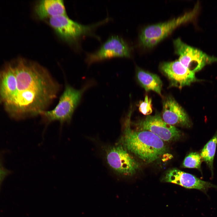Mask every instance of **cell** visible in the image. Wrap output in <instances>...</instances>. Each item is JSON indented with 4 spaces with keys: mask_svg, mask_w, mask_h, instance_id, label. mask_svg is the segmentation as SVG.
<instances>
[{
    "mask_svg": "<svg viewBox=\"0 0 217 217\" xmlns=\"http://www.w3.org/2000/svg\"><path fill=\"white\" fill-rule=\"evenodd\" d=\"M13 65L17 91L9 112L19 119L38 115L56 98L59 85L38 63L20 58Z\"/></svg>",
    "mask_w": 217,
    "mask_h": 217,
    "instance_id": "1",
    "label": "cell"
},
{
    "mask_svg": "<svg viewBox=\"0 0 217 217\" xmlns=\"http://www.w3.org/2000/svg\"><path fill=\"white\" fill-rule=\"evenodd\" d=\"M131 111L124 124L121 144L130 152L147 163L159 159L166 152L163 140L147 131H135L131 127Z\"/></svg>",
    "mask_w": 217,
    "mask_h": 217,
    "instance_id": "2",
    "label": "cell"
},
{
    "mask_svg": "<svg viewBox=\"0 0 217 217\" xmlns=\"http://www.w3.org/2000/svg\"><path fill=\"white\" fill-rule=\"evenodd\" d=\"M110 19L108 17L92 24L84 25L74 21L65 15L50 18L49 22L61 38L68 42L75 43L81 38L86 36H93L100 40L99 37L94 33V30Z\"/></svg>",
    "mask_w": 217,
    "mask_h": 217,
    "instance_id": "3",
    "label": "cell"
},
{
    "mask_svg": "<svg viewBox=\"0 0 217 217\" xmlns=\"http://www.w3.org/2000/svg\"><path fill=\"white\" fill-rule=\"evenodd\" d=\"M198 5L191 11L178 17L146 27L141 31L139 37L140 44L144 48H152L167 36L180 25L193 20L198 10Z\"/></svg>",
    "mask_w": 217,
    "mask_h": 217,
    "instance_id": "4",
    "label": "cell"
},
{
    "mask_svg": "<svg viewBox=\"0 0 217 217\" xmlns=\"http://www.w3.org/2000/svg\"><path fill=\"white\" fill-rule=\"evenodd\" d=\"M86 89L84 87L80 90L76 89L69 84H66L55 107L50 111H40L38 115L41 116L48 123L58 121L62 124L69 123Z\"/></svg>",
    "mask_w": 217,
    "mask_h": 217,
    "instance_id": "5",
    "label": "cell"
},
{
    "mask_svg": "<svg viewBox=\"0 0 217 217\" xmlns=\"http://www.w3.org/2000/svg\"><path fill=\"white\" fill-rule=\"evenodd\" d=\"M175 53L178 61L190 71L195 73L205 65L217 61V58L208 55L200 50L190 46L178 38L174 40Z\"/></svg>",
    "mask_w": 217,
    "mask_h": 217,
    "instance_id": "6",
    "label": "cell"
},
{
    "mask_svg": "<svg viewBox=\"0 0 217 217\" xmlns=\"http://www.w3.org/2000/svg\"><path fill=\"white\" fill-rule=\"evenodd\" d=\"M130 153L121 144L109 147L106 153L109 166L116 173L126 177L134 175L140 166Z\"/></svg>",
    "mask_w": 217,
    "mask_h": 217,
    "instance_id": "7",
    "label": "cell"
},
{
    "mask_svg": "<svg viewBox=\"0 0 217 217\" xmlns=\"http://www.w3.org/2000/svg\"><path fill=\"white\" fill-rule=\"evenodd\" d=\"M132 48L118 36L109 38L96 52L87 53L86 61L89 64L115 57L130 58Z\"/></svg>",
    "mask_w": 217,
    "mask_h": 217,
    "instance_id": "8",
    "label": "cell"
},
{
    "mask_svg": "<svg viewBox=\"0 0 217 217\" xmlns=\"http://www.w3.org/2000/svg\"><path fill=\"white\" fill-rule=\"evenodd\" d=\"M138 125L140 130L150 131L165 141L176 140L181 135V132L178 129L165 122L157 115L147 116L145 119L140 121Z\"/></svg>",
    "mask_w": 217,
    "mask_h": 217,
    "instance_id": "9",
    "label": "cell"
},
{
    "mask_svg": "<svg viewBox=\"0 0 217 217\" xmlns=\"http://www.w3.org/2000/svg\"><path fill=\"white\" fill-rule=\"evenodd\" d=\"M159 68L170 81L171 85L179 89L198 80L195 77V73L190 71L178 60L162 63Z\"/></svg>",
    "mask_w": 217,
    "mask_h": 217,
    "instance_id": "10",
    "label": "cell"
},
{
    "mask_svg": "<svg viewBox=\"0 0 217 217\" xmlns=\"http://www.w3.org/2000/svg\"><path fill=\"white\" fill-rule=\"evenodd\" d=\"M162 181L178 184L186 188L198 190L206 195L209 189L217 188L216 185L210 182L175 168L167 171L163 178Z\"/></svg>",
    "mask_w": 217,
    "mask_h": 217,
    "instance_id": "11",
    "label": "cell"
},
{
    "mask_svg": "<svg viewBox=\"0 0 217 217\" xmlns=\"http://www.w3.org/2000/svg\"><path fill=\"white\" fill-rule=\"evenodd\" d=\"M17 91L16 80L12 64L0 70V100L8 111L12 105Z\"/></svg>",
    "mask_w": 217,
    "mask_h": 217,
    "instance_id": "12",
    "label": "cell"
},
{
    "mask_svg": "<svg viewBox=\"0 0 217 217\" xmlns=\"http://www.w3.org/2000/svg\"><path fill=\"white\" fill-rule=\"evenodd\" d=\"M162 115L163 120L172 126H191V122L186 112L171 97H168L164 102Z\"/></svg>",
    "mask_w": 217,
    "mask_h": 217,
    "instance_id": "13",
    "label": "cell"
},
{
    "mask_svg": "<svg viewBox=\"0 0 217 217\" xmlns=\"http://www.w3.org/2000/svg\"><path fill=\"white\" fill-rule=\"evenodd\" d=\"M35 12L40 19L66 15L64 3L61 0H42L37 3Z\"/></svg>",
    "mask_w": 217,
    "mask_h": 217,
    "instance_id": "14",
    "label": "cell"
},
{
    "mask_svg": "<svg viewBox=\"0 0 217 217\" xmlns=\"http://www.w3.org/2000/svg\"><path fill=\"white\" fill-rule=\"evenodd\" d=\"M136 76L138 82L146 91H153L162 96V82L157 75L137 68Z\"/></svg>",
    "mask_w": 217,
    "mask_h": 217,
    "instance_id": "15",
    "label": "cell"
},
{
    "mask_svg": "<svg viewBox=\"0 0 217 217\" xmlns=\"http://www.w3.org/2000/svg\"><path fill=\"white\" fill-rule=\"evenodd\" d=\"M217 144V131L204 146L200 153L202 160L206 163L212 176L213 175V164Z\"/></svg>",
    "mask_w": 217,
    "mask_h": 217,
    "instance_id": "16",
    "label": "cell"
},
{
    "mask_svg": "<svg viewBox=\"0 0 217 217\" xmlns=\"http://www.w3.org/2000/svg\"><path fill=\"white\" fill-rule=\"evenodd\" d=\"M202 160L200 154L199 153L191 152L185 158L183 165L184 168H197L201 171Z\"/></svg>",
    "mask_w": 217,
    "mask_h": 217,
    "instance_id": "17",
    "label": "cell"
},
{
    "mask_svg": "<svg viewBox=\"0 0 217 217\" xmlns=\"http://www.w3.org/2000/svg\"><path fill=\"white\" fill-rule=\"evenodd\" d=\"M152 99L147 95L143 101H140L139 104L140 112L145 115H148L152 112Z\"/></svg>",
    "mask_w": 217,
    "mask_h": 217,
    "instance_id": "18",
    "label": "cell"
},
{
    "mask_svg": "<svg viewBox=\"0 0 217 217\" xmlns=\"http://www.w3.org/2000/svg\"><path fill=\"white\" fill-rule=\"evenodd\" d=\"M7 174V171L4 168L0 162V183Z\"/></svg>",
    "mask_w": 217,
    "mask_h": 217,
    "instance_id": "19",
    "label": "cell"
}]
</instances>
